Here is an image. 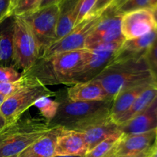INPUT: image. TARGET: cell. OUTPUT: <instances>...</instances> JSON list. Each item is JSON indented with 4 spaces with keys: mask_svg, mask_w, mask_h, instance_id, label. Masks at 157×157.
<instances>
[{
    "mask_svg": "<svg viewBox=\"0 0 157 157\" xmlns=\"http://www.w3.org/2000/svg\"><path fill=\"white\" fill-rule=\"evenodd\" d=\"M107 94L113 100L121 91L143 84H155L145 55L113 60L96 77Z\"/></svg>",
    "mask_w": 157,
    "mask_h": 157,
    "instance_id": "cell-1",
    "label": "cell"
},
{
    "mask_svg": "<svg viewBox=\"0 0 157 157\" xmlns=\"http://www.w3.org/2000/svg\"><path fill=\"white\" fill-rule=\"evenodd\" d=\"M90 55L89 49L70 51L39 59L29 74L44 85L66 84L86 64Z\"/></svg>",
    "mask_w": 157,
    "mask_h": 157,
    "instance_id": "cell-2",
    "label": "cell"
},
{
    "mask_svg": "<svg viewBox=\"0 0 157 157\" xmlns=\"http://www.w3.org/2000/svg\"><path fill=\"white\" fill-rule=\"evenodd\" d=\"M113 101L74 102L67 98L59 101L58 112L49 124L53 127L78 130L95 121L110 117Z\"/></svg>",
    "mask_w": 157,
    "mask_h": 157,
    "instance_id": "cell-3",
    "label": "cell"
},
{
    "mask_svg": "<svg viewBox=\"0 0 157 157\" xmlns=\"http://www.w3.org/2000/svg\"><path fill=\"white\" fill-rule=\"evenodd\" d=\"M53 128L44 118H20L3 128L0 136V157L17 156Z\"/></svg>",
    "mask_w": 157,
    "mask_h": 157,
    "instance_id": "cell-4",
    "label": "cell"
},
{
    "mask_svg": "<svg viewBox=\"0 0 157 157\" xmlns=\"http://www.w3.org/2000/svg\"><path fill=\"white\" fill-rule=\"evenodd\" d=\"M40 58L38 41L30 26L21 16L14 15L13 64L22 74L33 68Z\"/></svg>",
    "mask_w": 157,
    "mask_h": 157,
    "instance_id": "cell-5",
    "label": "cell"
},
{
    "mask_svg": "<svg viewBox=\"0 0 157 157\" xmlns=\"http://www.w3.org/2000/svg\"><path fill=\"white\" fill-rule=\"evenodd\" d=\"M55 92L37 80L35 83L21 89L5 99L0 106V113L7 124H13L21 117V115L36 100L42 96H54Z\"/></svg>",
    "mask_w": 157,
    "mask_h": 157,
    "instance_id": "cell-6",
    "label": "cell"
},
{
    "mask_svg": "<svg viewBox=\"0 0 157 157\" xmlns=\"http://www.w3.org/2000/svg\"><path fill=\"white\" fill-rule=\"evenodd\" d=\"M21 17L30 26L36 38L41 57L55 42L57 25L59 18V6L58 5L46 6Z\"/></svg>",
    "mask_w": 157,
    "mask_h": 157,
    "instance_id": "cell-7",
    "label": "cell"
},
{
    "mask_svg": "<svg viewBox=\"0 0 157 157\" xmlns=\"http://www.w3.org/2000/svg\"><path fill=\"white\" fill-rule=\"evenodd\" d=\"M123 15L113 8L109 7L104 11L98 24L87 37L85 48L91 49L101 44L125 41L121 32Z\"/></svg>",
    "mask_w": 157,
    "mask_h": 157,
    "instance_id": "cell-8",
    "label": "cell"
},
{
    "mask_svg": "<svg viewBox=\"0 0 157 157\" xmlns=\"http://www.w3.org/2000/svg\"><path fill=\"white\" fill-rule=\"evenodd\" d=\"M124 42H113L96 46L90 51V55L82 68L69 81L67 85L86 82L96 78L113 59Z\"/></svg>",
    "mask_w": 157,
    "mask_h": 157,
    "instance_id": "cell-9",
    "label": "cell"
},
{
    "mask_svg": "<svg viewBox=\"0 0 157 157\" xmlns=\"http://www.w3.org/2000/svg\"><path fill=\"white\" fill-rule=\"evenodd\" d=\"M100 16L87 17L73 28L68 34L52 44L39 59H44L56 54L85 48V42L90 32L94 30Z\"/></svg>",
    "mask_w": 157,
    "mask_h": 157,
    "instance_id": "cell-10",
    "label": "cell"
},
{
    "mask_svg": "<svg viewBox=\"0 0 157 157\" xmlns=\"http://www.w3.org/2000/svg\"><path fill=\"white\" fill-rule=\"evenodd\" d=\"M156 28L157 23L149 8L124 14L121 20V32L125 40L147 35Z\"/></svg>",
    "mask_w": 157,
    "mask_h": 157,
    "instance_id": "cell-11",
    "label": "cell"
},
{
    "mask_svg": "<svg viewBox=\"0 0 157 157\" xmlns=\"http://www.w3.org/2000/svg\"><path fill=\"white\" fill-rule=\"evenodd\" d=\"M156 130L139 134H122L115 157H133L156 144Z\"/></svg>",
    "mask_w": 157,
    "mask_h": 157,
    "instance_id": "cell-12",
    "label": "cell"
},
{
    "mask_svg": "<svg viewBox=\"0 0 157 157\" xmlns=\"http://www.w3.org/2000/svg\"><path fill=\"white\" fill-rule=\"evenodd\" d=\"M87 152L88 148L81 132L63 128L57 140L55 156H85Z\"/></svg>",
    "mask_w": 157,
    "mask_h": 157,
    "instance_id": "cell-13",
    "label": "cell"
},
{
    "mask_svg": "<svg viewBox=\"0 0 157 157\" xmlns=\"http://www.w3.org/2000/svg\"><path fill=\"white\" fill-rule=\"evenodd\" d=\"M77 131L81 132L84 135L88 151L107 138L121 132L119 125L110 117L95 121Z\"/></svg>",
    "mask_w": 157,
    "mask_h": 157,
    "instance_id": "cell-14",
    "label": "cell"
},
{
    "mask_svg": "<svg viewBox=\"0 0 157 157\" xmlns=\"http://www.w3.org/2000/svg\"><path fill=\"white\" fill-rule=\"evenodd\" d=\"M157 127V97L147 109L127 122L119 126L124 135L139 134L156 130Z\"/></svg>",
    "mask_w": 157,
    "mask_h": 157,
    "instance_id": "cell-15",
    "label": "cell"
},
{
    "mask_svg": "<svg viewBox=\"0 0 157 157\" xmlns=\"http://www.w3.org/2000/svg\"><path fill=\"white\" fill-rule=\"evenodd\" d=\"M67 98L74 102L101 101L107 100V94L98 80L94 79L86 82L78 83L67 90Z\"/></svg>",
    "mask_w": 157,
    "mask_h": 157,
    "instance_id": "cell-16",
    "label": "cell"
},
{
    "mask_svg": "<svg viewBox=\"0 0 157 157\" xmlns=\"http://www.w3.org/2000/svg\"><path fill=\"white\" fill-rule=\"evenodd\" d=\"M62 130L61 127H54L17 157H54L57 140Z\"/></svg>",
    "mask_w": 157,
    "mask_h": 157,
    "instance_id": "cell-17",
    "label": "cell"
},
{
    "mask_svg": "<svg viewBox=\"0 0 157 157\" xmlns=\"http://www.w3.org/2000/svg\"><path fill=\"white\" fill-rule=\"evenodd\" d=\"M82 2L83 0H62L58 4L59 18L55 41L65 36L75 27Z\"/></svg>",
    "mask_w": 157,
    "mask_h": 157,
    "instance_id": "cell-18",
    "label": "cell"
},
{
    "mask_svg": "<svg viewBox=\"0 0 157 157\" xmlns=\"http://www.w3.org/2000/svg\"><path fill=\"white\" fill-rule=\"evenodd\" d=\"M156 38L157 31L156 29L143 36L125 40L124 43L121 44V48L117 51L113 60L145 55L147 49L151 46V44L154 42Z\"/></svg>",
    "mask_w": 157,
    "mask_h": 157,
    "instance_id": "cell-19",
    "label": "cell"
},
{
    "mask_svg": "<svg viewBox=\"0 0 157 157\" xmlns=\"http://www.w3.org/2000/svg\"><path fill=\"white\" fill-rule=\"evenodd\" d=\"M14 15L0 23V66L14 67L13 64Z\"/></svg>",
    "mask_w": 157,
    "mask_h": 157,
    "instance_id": "cell-20",
    "label": "cell"
},
{
    "mask_svg": "<svg viewBox=\"0 0 157 157\" xmlns=\"http://www.w3.org/2000/svg\"><path fill=\"white\" fill-rule=\"evenodd\" d=\"M152 84H153L136 86L123 90L118 94L113 101V104L110 113V118L117 124L118 121L130 109L138 96Z\"/></svg>",
    "mask_w": 157,
    "mask_h": 157,
    "instance_id": "cell-21",
    "label": "cell"
},
{
    "mask_svg": "<svg viewBox=\"0 0 157 157\" xmlns=\"http://www.w3.org/2000/svg\"><path fill=\"white\" fill-rule=\"evenodd\" d=\"M157 97V86L155 84H152L146 90H144L138 98L135 100L133 104L128 110L122 116V117L118 121V125L127 122L134 117L137 116L139 113L147 109Z\"/></svg>",
    "mask_w": 157,
    "mask_h": 157,
    "instance_id": "cell-22",
    "label": "cell"
},
{
    "mask_svg": "<svg viewBox=\"0 0 157 157\" xmlns=\"http://www.w3.org/2000/svg\"><path fill=\"white\" fill-rule=\"evenodd\" d=\"M123 133L121 132L112 135L89 150L84 157H115L117 147Z\"/></svg>",
    "mask_w": 157,
    "mask_h": 157,
    "instance_id": "cell-23",
    "label": "cell"
},
{
    "mask_svg": "<svg viewBox=\"0 0 157 157\" xmlns=\"http://www.w3.org/2000/svg\"><path fill=\"white\" fill-rule=\"evenodd\" d=\"M37 78L31 76L29 74H22L21 78L14 82L0 83V95L5 98L11 96L21 89L33 84L37 81Z\"/></svg>",
    "mask_w": 157,
    "mask_h": 157,
    "instance_id": "cell-24",
    "label": "cell"
},
{
    "mask_svg": "<svg viewBox=\"0 0 157 157\" xmlns=\"http://www.w3.org/2000/svg\"><path fill=\"white\" fill-rule=\"evenodd\" d=\"M60 102L57 101H53L49 96H42L35 101L33 106L38 108L40 113L44 120L50 122L54 119L58 112Z\"/></svg>",
    "mask_w": 157,
    "mask_h": 157,
    "instance_id": "cell-25",
    "label": "cell"
},
{
    "mask_svg": "<svg viewBox=\"0 0 157 157\" xmlns=\"http://www.w3.org/2000/svg\"><path fill=\"white\" fill-rule=\"evenodd\" d=\"M41 0H18L12 12V15L22 16L38 9Z\"/></svg>",
    "mask_w": 157,
    "mask_h": 157,
    "instance_id": "cell-26",
    "label": "cell"
},
{
    "mask_svg": "<svg viewBox=\"0 0 157 157\" xmlns=\"http://www.w3.org/2000/svg\"><path fill=\"white\" fill-rule=\"evenodd\" d=\"M151 0H127L125 3L117 9L119 13L124 15L133 11L149 8Z\"/></svg>",
    "mask_w": 157,
    "mask_h": 157,
    "instance_id": "cell-27",
    "label": "cell"
},
{
    "mask_svg": "<svg viewBox=\"0 0 157 157\" xmlns=\"http://www.w3.org/2000/svg\"><path fill=\"white\" fill-rule=\"evenodd\" d=\"M145 58L151 69L156 83L157 82V38L146 52Z\"/></svg>",
    "mask_w": 157,
    "mask_h": 157,
    "instance_id": "cell-28",
    "label": "cell"
},
{
    "mask_svg": "<svg viewBox=\"0 0 157 157\" xmlns=\"http://www.w3.org/2000/svg\"><path fill=\"white\" fill-rule=\"evenodd\" d=\"M22 74L19 73L12 67L0 66V83L14 82L21 78Z\"/></svg>",
    "mask_w": 157,
    "mask_h": 157,
    "instance_id": "cell-29",
    "label": "cell"
},
{
    "mask_svg": "<svg viewBox=\"0 0 157 157\" xmlns=\"http://www.w3.org/2000/svg\"><path fill=\"white\" fill-rule=\"evenodd\" d=\"M113 1L114 0H97L87 17L100 16L104 11L107 10L111 6Z\"/></svg>",
    "mask_w": 157,
    "mask_h": 157,
    "instance_id": "cell-30",
    "label": "cell"
},
{
    "mask_svg": "<svg viewBox=\"0 0 157 157\" xmlns=\"http://www.w3.org/2000/svg\"><path fill=\"white\" fill-rule=\"evenodd\" d=\"M96 1L97 0H83L75 25L80 24L83 20L85 19L88 16L89 13L94 6Z\"/></svg>",
    "mask_w": 157,
    "mask_h": 157,
    "instance_id": "cell-31",
    "label": "cell"
},
{
    "mask_svg": "<svg viewBox=\"0 0 157 157\" xmlns=\"http://www.w3.org/2000/svg\"><path fill=\"white\" fill-rule=\"evenodd\" d=\"M12 15L11 4L9 0H0V23L6 18Z\"/></svg>",
    "mask_w": 157,
    "mask_h": 157,
    "instance_id": "cell-32",
    "label": "cell"
},
{
    "mask_svg": "<svg viewBox=\"0 0 157 157\" xmlns=\"http://www.w3.org/2000/svg\"><path fill=\"white\" fill-rule=\"evenodd\" d=\"M62 0H41L38 6V9H41V8L46 7V6H52V5H58Z\"/></svg>",
    "mask_w": 157,
    "mask_h": 157,
    "instance_id": "cell-33",
    "label": "cell"
},
{
    "mask_svg": "<svg viewBox=\"0 0 157 157\" xmlns=\"http://www.w3.org/2000/svg\"><path fill=\"white\" fill-rule=\"evenodd\" d=\"M127 1V0H114L110 7L113 8V9H117L118 8L121 7V6H122L124 3H125Z\"/></svg>",
    "mask_w": 157,
    "mask_h": 157,
    "instance_id": "cell-34",
    "label": "cell"
},
{
    "mask_svg": "<svg viewBox=\"0 0 157 157\" xmlns=\"http://www.w3.org/2000/svg\"><path fill=\"white\" fill-rule=\"evenodd\" d=\"M154 145H155V144H154ZM154 145H153V146H154ZM153 147H150V148L146 150L145 151L142 152V153H140V154L136 155V156H135L133 157H149V156H150V155L151 154L152 150H153Z\"/></svg>",
    "mask_w": 157,
    "mask_h": 157,
    "instance_id": "cell-35",
    "label": "cell"
},
{
    "mask_svg": "<svg viewBox=\"0 0 157 157\" xmlns=\"http://www.w3.org/2000/svg\"><path fill=\"white\" fill-rule=\"evenodd\" d=\"M7 125H8L7 123H6V121H5V119L3 118V117L2 116L1 113H0V130L3 129L5 127H6Z\"/></svg>",
    "mask_w": 157,
    "mask_h": 157,
    "instance_id": "cell-36",
    "label": "cell"
},
{
    "mask_svg": "<svg viewBox=\"0 0 157 157\" xmlns=\"http://www.w3.org/2000/svg\"><path fill=\"white\" fill-rule=\"evenodd\" d=\"M150 9L152 10V13H153V18H154L155 21H156V22L157 23V4Z\"/></svg>",
    "mask_w": 157,
    "mask_h": 157,
    "instance_id": "cell-37",
    "label": "cell"
},
{
    "mask_svg": "<svg viewBox=\"0 0 157 157\" xmlns=\"http://www.w3.org/2000/svg\"><path fill=\"white\" fill-rule=\"evenodd\" d=\"M149 157H157V144H155V145L153 146L151 154L150 155Z\"/></svg>",
    "mask_w": 157,
    "mask_h": 157,
    "instance_id": "cell-38",
    "label": "cell"
},
{
    "mask_svg": "<svg viewBox=\"0 0 157 157\" xmlns=\"http://www.w3.org/2000/svg\"><path fill=\"white\" fill-rule=\"evenodd\" d=\"M10 1V4H11V12H12H12H13L14 9H15V6H16L17 2H18V0H9Z\"/></svg>",
    "mask_w": 157,
    "mask_h": 157,
    "instance_id": "cell-39",
    "label": "cell"
},
{
    "mask_svg": "<svg viewBox=\"0 0 157 157\" xmlns=\"http://www.w3.org/2000/svg\"><path fill=\"white\" fill-rule=\"evenodd\" d=\"M157 4V0H151L150 3V6H149V9H152L153 6H155Z\"/></svg>",
    "mask_w": 157,
    "mask_h": 157,
    "instance_id": "cell-40",
    "label": "cell"
},
{
    "mask_svg": "<svg viewBox=\"0 0 157 157\" xmlns=\"http://www.w3.org/2000/svg\"><path fill=\"white\" fill-rule=\"evenodd\" d=\"M6 98H5L4 96H2V95H0V106H1V104H2L3 101H5V99H6Z\"/></svg>",
    "mask_w": 157,
    "mask_h": 157,
    "instance_id": "cell-41",
    "label": "cell"
},
{
    "mask_svg": "<svg viewBox=\"0 0 157 157\" xmlns=\"http://www.w3.org/2000/svg\"><path fill=\"white\" fill-rule=\"evenodd\" d=\"M54 157H84V156H56Z\"/></svg>",
    "mask_w": 157,
    "mask_h": 157,
    "instance_id": "cell-42",
    "label": "cell"
},
{
    "mask_svg": "<svg viewBox=\"0 0 157 157\" xmlns=\"http://www.w3.org/2000/svg\"><path fill=\"white\" fill-rule=\"evenodd\" d=\"M156 144H157V127L156 129Z\"/></svg>",
    "mask_w": 157,
    "mask_h": 157,
    "instance_id": "cell-43",
    "label": "cell"
},
{
    "mask_svg": "<svg viewBox=\"0 0 157 157\" xmlns=\"http://www.w3.org/2000/svg\"><path fill=\"white\" fill-rule=\"evenodd\" d=\"M2 130H3V129H2V130H0V136H1V134H2Z\"/></svg>",
    "mask_w": 157,
    "mask_h": 157,
    "instance_id": "cell-44",
    "label": "cell"
},
{
    "mask_svg": "<svg viewBox=\"0 0 157 157\" xmlns=\"http://www.w3.org/2000/svg\"><path fill=\"white\" fill-rule=\"evenodd\" d=\"M11 157H17V156H11Z\"/></svg>",
    "mask_w": 157,
    "mask_h": 157,
    "instance_id": "cell-45",
    "label": "cell"
},
{
    "mask_svg": "<svg viewBox=\"0 0 157 157\" xmlns=\"http://www.w3.org/2000/svg\"><path fill=\"white\" fill-rule=\"evenodd\" d=\"M155 84H156V85L157 86V82H156V83H155Z\"/></svg>",
    "mask_w": 157,
    "mask_h": 157,
    "instance_id": "cell-46",
    "label": "cell"
},
{
    "mask_svg": "<svg viewBox=\"0 0 157 157\" xmlns=\"http://www.w3.org/2000/svg\"><path fill=\"white\" fill-rule=\"evenodd\" d=\"M156 31H157V28H156Z\"/></svg>",
    "mask_w": 157,
    "mask_h": 157,
    "instance_id": "cell-47",
    "label": "cell"
}]
</instances>
